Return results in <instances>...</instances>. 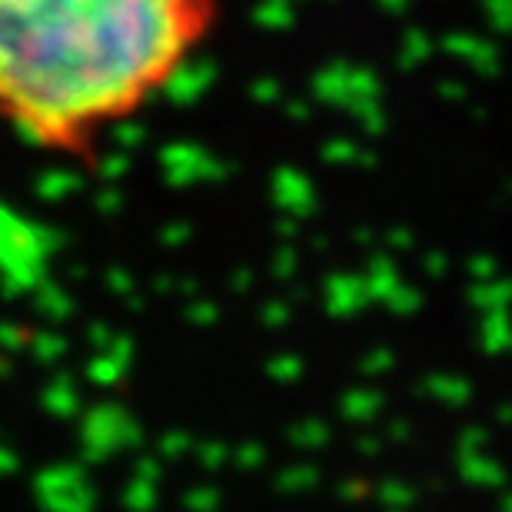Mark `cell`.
Masks as SVG:
<instances>
[{
  "mask_svg": "<svg viewBox=\"0 0 512 512\" xmlns=\"http://www.w3.org/2000/svg\"><path fill=\"white\" fill-rule=\"evenodd\" d=\"M217 14L220 0H0V124L87 157L177 80Z\"/></svg>",
  "mask_w": 512,
  "mask_h": 512,
  "instance_id": "cell-1",
  "label": "cell"
}]
</instances>
